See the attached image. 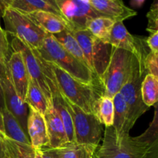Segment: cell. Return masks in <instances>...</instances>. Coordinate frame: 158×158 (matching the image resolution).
<instances>
[{
	"label": "cell",
	"mask_w": 158,
	"mask_h": 158,
	"mask_svg": "<svg viewBox=\"0 0 158 158\" xmlns=\"http://www.w3.org/2000/svg\"><path fill=\"white\" fill-rule=\"evenodd\" d=\"M157 147L150 144L141 135L132 137L129 133H117L113 126L107 127L94 158H157Z\"/></svg>",
	"instance_id": "6da1fadb"
},
{
	"label": "cell",
	"mask_w": 158,
	"mask_h": 158,
	"mask_svg": "<svg viewBox=\"0 0 158 158\" xmlns=\"http://www.w3.org/2000/svg\"><path fill=\"white\" fill-rule=\"evenodd\" d=\"M37 50L43 60L56 65L76 80L87 84H102L100 78L89 67L69 53L51 34H46Z\"/></svg>",
	"instance_id": "7a4b0ae2"
},
{
	"label": "cell",
	"mask_w": 158,
	"mask_h": 158,
	"mask_svg": "<svg viewBox=\"0 0 158 158\" xmlns=\"http://www.w3.org/2000/svg\"><path fill=\"white\" fill-rule=\"evenodd\" d=\"M49 63L60 94L84 112L93 114L94 102L99 97L103 95L102 84L92 85L79 81L56 65L49 62Z\"/></svg>",
	"instance_id": "3957f363"
},
{
	"label": "cell",
	"mask_w": 158,
	"mask_h": 158,
	"mask_svg": "<svg viewBox=\"0 0 158 158\" xmlns=\"http://www.w3.org/2000/svg\"><path fill=\"white\" fill-rule=\"evenodd\" d=\"M135 56L118 48L113 47L110 60L100 77L103 95L113 98L120 92L131 75Z\"/></svg>",
	"instance_id": "277c9868"
},
{
	"label": "cell",
	"mask_w": 158,
	"mask_h": 158,
	"mask_svg": "<svg viewBox=\"0 0 158 158\" xmlns=\"http://www.w3.org/2000/svg\"><path fill=\"white\" fill-rule=\"evenodd\" d=\"M146 74L148 73L143 65L141 64L135 56L131 75L120 90L127 106V131L129 133L139 117H141L149 109V107L143 103L140 92L142 80Z\"/></svg>",
	"instance_id": "5b68a950"
},
{
	"label": "cell",
	"mask_w": 158,
	"mask_h": 158,
	"mask_svg": "<svg viewBox=\"0 0 158 158\" xmlns=\"http://www.w3.org/2000/svg\"><path fill=\"white\" fill-rule=\"evenodd\" d=\"M2 19L6 33L22 40L32 49L41 47L47 33L26 14L9 7L3 12Z\"/></svg>",
	"instance_id": "8992f818"
},
{
	"label": "cell",
	"mask_w": 158,
	"mask_h": 158,
	"mask_svg": "<svg viewBox=\"0 0 158 158\" xmlns=\"http://www.w3.org/2000/svg\"><path fill=\"white\" fill-rule=\"evenodd\" d=\"M71 32L81 47L90 69L100 79L110 60L113 46L97 39L86 29Z\"/></svg>",
	"instance_id": "52a82bcc"
},
{
	"label": "cell",
	"mask_w": 158,
	"mask_h": 158,
	"mask_svg": "<svg viewBox=\"0 0 158 158\" xmlns=\"http://www.w3.org/2000/svg\"><path fill=\"white\" fill-rule=\"evenodd\" d=\"M63 98L67 104L73 119L74 142L98 147L100 141L103 138L104 126L99 121L94 114L84 112L77 105L66 100L64 97Z\"/></svg>",
	"instance_id": "ba28073f"
},
{
	"label": "cell",
	"mask_w": 158,
	"mask_h": 158,
	"mask_svg": "<svg viewBox=\"0 0 158 158\" xmlns=\"http://www.w3.org/2000/svg\"><path fill=\"white\" fill-rule=\"evenodd\" d=\"M55 2L69 25V31L86 29L89 20L103 16L93 9L87 0H55Z\"/></svg>",
	"instance_id": "9c48e42d"
},
{
	"label": "cell",
	"mask_w": 158,
	"mask_h": 158,
	"mask_svg": "<svg viewBox=\"0 0 158 158\" xmlns=\"http://www.w3.org/2000/svg\"><path fill=\"white\" fill-rule=\"evenodd\" d=\"M12 51H17L21 53L29 77L36 83L41 89L49 103H52V96L47 84L45 74L43 73V66L40 62V56L37 49H32L30 46L14 37L11 43Z\"/></svg>",
	"instance_id": "30bf717a"
},
{
	"label": "cell",
	"mask_w": 158,
	"mask_h": 158,
	"mask_svg": "<svg viewBox=\"0 0 158 158\" xmlns=\"http://www.w3.org/2000/svg\"><path fill=\"white\" fill-rule=\"evenodd\" d=\"M108 43L114 48L123 49L132 53L143 65L145 57L150 52L145 39L131 35L121 21L114 23Z\"/></svg>",
	"instance_id": "8fae6325"
},
{
	"label": "cell",
	"mask_w": 158,
	"mask_h": 158,
	"mask_svg": "<svg viewBox=\"0 0 158 158\" xmlns=\"http://www.w3.org/2000/svg\"><path fill=\"white\" fill-rule=\"evenodd\" d=\"M6 73L17 96L20 100L25 102L29 85V75L19 52H12L9 60L6 63Z\"/></svg>",
	"instance_id": "7c38bea8"
},
{
	"label": "cell",
	"mask_w": 158,
	"mask_h": 158,
	"mask_svg": "<svg viewBox=\"0 0 158 158\" xmlns=\"http://www.w3.org/2000/svg\"><path fill=\"white\" fill-rule=\"evenodd\" d=\"M4 94L6 109L18 121L26 135L27 134V119L29 115V105L19 99L9 77L0 80Z\"/></svg>",
	"instance_id": "4fadbf2b"
},
{
	"label": "cell",
	"mask_w": 158,
	"mask_h": 158,
	"mask_svg": "<svg viewBox=\"0 0 158 158\" xmlns=\"http://www.w3.org/2000/svg\"><path fill=\"white\" fill-rule=\"evenodd\" d=\"M43 116L49 138L48 148L56 149L69 143L63 122L52 103H48Z\"/></svg>",
	"instance_id": "5bb4252c"
},
{
	"label": "cell",
	"mask_w": 158,
	"mask_h": 158,
	"mask_svg": "<svg viewBox=\"0 0 158 158\" xmlns=\"http://www.w3.org/2000/svg\"><path fill=\"white\" fill-rule=\"evenodd\" d=\"M93 9L103 16L112 19L115 22L127 19L137 15V12L127 7L123 0H87Z\"/></svg>",
	"instance_id": "9a60e30c"
},
{
	"label": "cell",
	"mask_w": 158,
	"mask_h": 158,
	"mask_svg": "<svg viewBox=\"0 0 158 158\" xmlns=\"http://www.w3.org/2000/svg\"><path fill=\"white\" fill-rule=\"evenodd\" d=\"M27 134L32 148L40 149L48 147L49 138L44 116L29 106L27 119Z\"/></svg>",
	"instance_id": "2e32d148"
},
{
	"label": "cell",
	"mask_w": 158,
	"mask_h": 158,
	"mask_svg": "<svg viewBox=\"0 0 158 158\" xmlns=\"http://www.w3.org/2000/svg\"><path fill=\"white\" fill-rule=\"evenodd\" d=\"M26 15L46 33L53 35L63 32L65 29H69V25L66 20L56 14L37 11Z\"/></svg>",
	"instance_id": "e0dca14e"
},
{
	"label": "cell",
	"mask_w": 158,
	"mask_h": 158,
	"mask_svg": "<svg viewBox=\"0 0 158 158\" xmlns=\"http://www.w3.org/2000/svg\"><path fill=\"white\" fill-rule=\"evenodd\" d=\"M93 114L105 127L113 126L114 115L113 99L105 95L99 97L94 103Z\"/></svg>",
	"instance_id": "ac0fdd59"
},
{
	"label": "cell",
	"mask_w": 158,
	"mask_h": 158,
	"mask_svg": "<svg viewBox=\"0 0 158 158\" xmlns=\"http://www.w3.org/2000/svg\"><path fill=\"white\" fill-rule=\"evenodd\" d=\"M52 103L55 109L56 110L57 113L63 122L65 131H66V136H67L68 141L69 143H73L74 142V130L73 119L67 104L60 91L52 96Z\"/></svg>",
	"instance_id": "d6986e66"
},
{
	"label": "cell",
	"mask_w": 158,
	"mask_h": 158,
	"mask_svg": "<svg viewBox=\"0 0 158 158\" xmlns=\"http://www.w3.org/2000/svg\"><path fill=\"white\" fill-rule=\"evenodd\" d=\"M4 125L5 136L10 140L23 144L31 145L29 137L26 135L15 117L6 109L2 111Z\"/></svg>",
	"instance_id": "ffe728a7"
},
{
	"label": "cell",
	"mask_w": 158,
	"mask_h": 158,
	"mask_svg": "<svg viewBox=\"0 0 158 158\" xmlns=\"http://www.w3.org/2000/svg\"><path fill=\"white\" fill-rule=\"evenodd\" d=\"M52 35L69 53H70L77 60L89 68L87 60L83 54L81 47L71 31H69V29H65L63 32L53 34Z\"/></svg>",
	"instance_id": "44dd1931"
},
{
	"label": "cell",
	"mask_w": 158,
	"mask_h": 158,
	"mask_svg": "<svg viewBox=\"0 0 158 158\" xmlns=\"http://www.w3.org/2000/svg\"><path fill=\"white\" fill-rule=\"evenodd\" d=\"M6 151V158H42L40 150L31 145L23 144L5 137L2 139Z\"/></svg>",
	"instance_id": "7402d4cb"
},
{
	"label": "cell",
	"mask_w": 158,
	"mask_h": 158,
	"mask_svg": "<svg viewBox=\"0 0 158 158\" xmlns=\"http://www.w3.org/2000/svg\"><path fill=\"white\" fill-rule=\"evenodd\" d=\"M10 7L23 14L45 11L63 17L60 11L51 6L46 0H11Z\"/></svg>",
	"instance_id": "603a6c76"
},
{
	"label": "cell",
	"mask_w": 158,
	"mask_h": 158,
	"mask_svg": "<svg viewBox=\"0 0 158 158\" xmlns=\"http://www.w3.org/2000/svg\"><path fill=\"white\" fill-rule=\"evenodd\" d=\"M97 148L93 145L73 142L56 148V151L60 158H94Z\"/></svg>",
	"instance_id": "cb8c5ba5"
},
{
	"label": "cell",
	"mask_w": 158,
	"mask_h": 158,
	"mask_svg": "<svg viewBox=\"0 0 158 158\" xmlns=\"http://www.w3.org/2000/svg\"><path fill=\"white\" fill-rule=\"evenodd\" d=\"M115 21L106 16H99L89 20L86 29L93 35L104 43H108L111 29Z\"/></svg>",
	"instance_id": "d4e9b609"
},
{
	"label": "cell",
	"mask_w": 158,
	"mask_h": 158,
	"mask_svg": "<svg viewBox=\"0 0 158 158\" xmlns=\"http://www.w3.org/2000/svg\"><path fill=\"white\" fill-rule=\"evenodd\" d=\"M25 102L42 114H45L49 103L43 91L30 77Z\"/></svg>",
	"instance_id": "484cf974"
},
{
	"label": "cell",
	"mask_w": 158,
	"mask_h": 158,
	"mask_svg": "<svg viewBox=\"0 0 158 158\" xmlns=\"http://www.w3.org/2000/svg\"><path fill=\"white\" fill-rule=\"evenodd\" d=\"M114 115V124L117 133H129L127 131V106L124 99L120 93H117L113 97Z\"/></svg>",
	"instance_id": "4316f807"
},
{
	"label": "cell",
	"mask_w": 158,
	"mask_h": 158,
	"mask_svg": "<svg viewBox=\"0 0 158 158\" xmlns=\"http://www.w3.org/2000/svg\"><path fill=\"white\" fill-rule=\"evenodd\" d=\"M141 97L143 103L150 107L154 106L157 102L158 78L151 74H146L142 80L140 86Z\"/></svg>",
	"instance_id": "83f0119b"
},
{
	"label": "cell",
	"mask_w": 158,
	"mask_h": 158,
	"mask_svg": "<svg viewBox=\"0 0 158 158\" xmlns=\"http://www.w3.org/2000/svg\"><path fill=\"white\" fill-rule=\"evenodd\" d=\"M158 0H154L151 5V9L147 14L148 25L146 30L150 33L158 32Z\"/></svg>",
	"instance_id": "f1b7e54d"
},
{
	"label": "cell",
	"mask_w": 158,
	"mask_h": 158,
	"mask_svg": "<svg viewBox=\"0 0 158 158\" xmlns=\"http://www.w3.org/2000/svg\"><path fill=\"white\" fill-rule=\"evenodd\" d=\"M143 66L147 73L158 78V52L150 51L143 61Z\"/></svg>",
	"instance_id": "f546056e"
},
{
	"label": "cell",
	"mask_w": 158,
	"mask_h": 158,
	"mask_svg": "<svg viewBox=\"0 0 158 158\" xmlns=\"http://www.w3.org/2000/svg\"><path fill=\"white\" fill-rule=\"evenodd\" d=\"M12 51L9 46V40L7 38V33L0 26V58L2 61L6 66V63L10 57Z\"/></svg>",
	"instance_id": "4dcf8cb0"
},
{
	"label": "cell",
	"mask_w": 158,
	"mask_h": 158,
	"mask_svg": "<svg viewBox=\"0 0 158 158\" xmlns=\"http://www.w3.org/2000/svg\"><path fill=\"white\" fill-rule=\"evenodd\" d=\"M145 42L151 52H158V32L151 33L148 38L145 39Z\"/></svg>",
	"instance_id": "1f68e13d"
},
{
	"label": "cell",
	"mask_w": 158,
	"mask_h": 158,
	"mask_svg": "<svg viewBox=\"0 0 158 158\" xmlns=\"http://www.w3.org/2000/svg\"><path fill=\"white\" fill-rule=\"evenodd\" d=\"M39 150H40L42 158H60L56 149H53V148L45 147Z\"/></svg>",
	"instance_id": "d6a6232c"
},
{
	"label": "cell",
	"mask_w": 158,
	"mask_h": 158,
	"mask_svg": "<svg viewBox=\"0 0 158 158\" xmlns=\"http://www.w3.org/2000/svg\"><path fill=\"white\" fill-rule=\"evenodd\" d=\"M7 73H6V66L2 63L1 58H0V80L6 78Z\"/></svg>",
	"instance_id": "836d02e7"
},
{
	"label": "cell",
	"mask_w": 158,
	"mask_h": 158,
	"mask_svg": "<svg viewBox=\"0 0 158 158\" xmlns=\"http://www.w3.org/2000/svg\"><path fill=\"white\" fill-rule=\"evenodd\" d=\"M6 109L5 106V100H4V94H3L2 86L1 81H0V111H3Z\"/></svg>",
	"instance_id": "e575fe53"
},
{
	"label": "cell",
	"mask_w": 158,
	"mask_h": 158,
	"mask_svg": "<svg viewBox=\"0 0 158 158\" xmlns=\"http://www.w3.org/2000/svg\"><path fill=\"white\" fill-rule=\"evenodd\" d=\"M146 0H131V6L133 8H140Z\"/></svg>",
	"instance_id": "d590c367"
},
{
	"label": "cell",
	"mask_w": 158,
	"mask_h": 158,
	"mask_svg": "<svg viewBox=\"0 0 158 158\" xmlns=\"http://www.w3.org/2000/svg\"><path fill=\"white\" fill-rule=\"evenodd\" d=\"M6 137L5 136V131H4V125H3V118H2V114L0 111V137L3 139Z\"/></svg>",
	"instance_id": "8d00e7d4"
},
{
	"label": "cell",
	"mask_w": 158,
	"mask_h": 158,
	"mask_svg": "<svg viewBox=\"0 0 158 158\" xmlns=\"http://www.w3.org/2000/svg\"><path fill=\"white\" fill-rule=\"evenodd\" d=\"M11 0H0V6L3 11L10 7Z\"/></svg>",
	"instance_id": "74e56055"
},
{
	"label": "cell",
	"mask_w": 158,
	"mask_h": 158,
	"mask_svg": "<svg viewBox=\"0 0 158 158\" xmlns=\"http://www.w3.org/2000/svg\"><path fill=\"white\" fill-rule=\"evenodd\" d=\"M0 158H6L4 143H3V140L1 137H0Z\"/></svg>",
	"instance_id": "f35d334b"
},
{
	"label": "cell",
	"mask_w": 158,
	"mask_h": 158,
	"mask_svg": "<svg viewBox=\"0 0 158 158\" xmlns=\"http://www.w3.org/2000/svg\"><path fill=\"white\" fill-rule=\"evenodd\" d=\"M46 1L48 3H49L51 6H53V7H55L56 9H58V8H57V6H56V2H55V0H46ZM58 10H59V9H58Z\"/></svg>",
	"instance_id": "ab89813d"
},
{
	"label": "cell",
	"mask_w": 158,
	"mask_h": 158,
	"mask_svg": "<svg viewBox=\"0 0 158 158\" xmlns=\"http://www.w3.org/2000/svg\"><path fill=\"white\" fill-rule=\"evenodd\" d=\"M3 12H4V11L2 10V8H1V6H0V20H1V19L2 18Z\"/></svg>",
	"instance_id": "60d3db41"
}]
</instances>
